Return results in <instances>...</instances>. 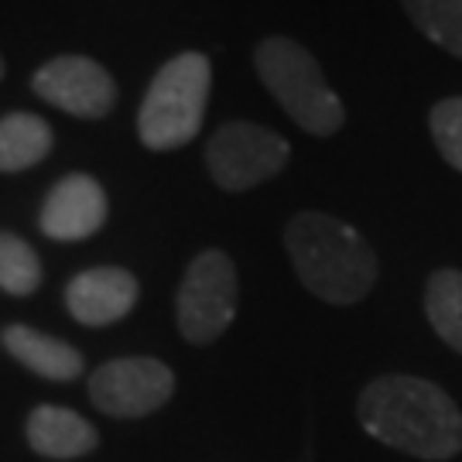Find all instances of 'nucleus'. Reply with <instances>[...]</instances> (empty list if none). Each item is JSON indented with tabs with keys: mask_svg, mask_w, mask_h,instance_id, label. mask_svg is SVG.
<instances>
[{
	"mask_svg": "<svg viewBox=\"0 0 462 462\" xmlns=\"http://www.w3.org/2000/svg\"><path fill=\"white\" fill-rule=\"evenodd\" d=\"M0 79H4V55H0Z\"/></svg>",
	"mask_w": 462,
	"mask_h": 462,
	"instance_id": "nucleus-18",
	"label": "nucleus"
},
{
	"mask_svg": "<svg viewBox=\"0 0 462 462\" xmlns=\"http://www.w3.org/2000/svg\"><path fill=\"white\" fill-rule=\"evenodd\" d=\"M236 298H240V281L230 254L216 247L196 254L175 291V322L185 343L192 346L216 343L236 319Z\"/></svg>",
	"mask_w": 462,
	"mask_h": 462,
	"instance_id": "nucleus-5",
	"label": "nucleus"
},
{
	"mask_svg": "<svg viewBox=\"0 0 462 462\" xmlns=\"http://www.w3.org/2000/svg\"><path fill=\"white\" fill-rule=\"evenodd\" d=\"M42 257L34 247L11 230H0V291L14 298H28L42 288Z\"/></svg>",
	"mask_w": 462,
	"mask_h": 462,
	"instance_id": "nucleus-16",
	"label": "nucleus"
},
{
	"mask_svg": "<svg viewBox=\"0 0 462 462\" xmlns=\"http://www.w3.org/2000/svg\"><path fill=\"white\" fill-rule=\"evenodd\" d=\"M24 439L42 459H83L99 448V431L79 411L62 404H38L24 421Z\"/></svg>",
	"mask_w": 462,
	"mask_h": 462,
	"instance_id": "nucleus-11",
	"label": "nucleus"
},
{
	"mask_svg": "<svg viewBox=\"0 0 462 462\" xmlns=\"http://www.w3.org/2000/svg\"><path fill=\"white\" fill-rule=\"evenodd\" d=\"M175 394L171 366L154 356H116L89 374V401L110 418H148Z\"/></svg>",
	"mask_w": 462,
	"mask_h": 462,
	"instance_id": "nucleus-7",
	"label": "nucleus"
},
{
	"mask_svg": "<svg viewBox=\"0 0 462 462\" xmlns=\"http://www.w3.org/2000/svg\"><path fill=\"white\" fill-rule=\"evenodd\" d=\"M55 148L51 124L38 114H7L0 116V175L28 171L38 162H45Z\"/></svg>",
	"mask_w": 462,
	"mask_h": 462,
	"instance_id": "nucleus-13",
	"label": "nucleus"
},
{
	"mask_svg": "<svg viewBox=\"0 0 462 462\" xmlns=\"http://www.w3.org/2000/svg\"><path fill=\"white\" fill-rule=\"evenodd\" d=\"M301 462H312V456H309V452H305V459H301Z\"/></svg>",
	"mask_w": 462,
	"mask_h": 462,
	"instance_id": "nucleus-19",
	"label": "nucleus"
},
{
	"mask_svg": "<svg viewBox=\"0 0 462 462\" xmlns=\"http://www.w3.org/2000/svg\"><path fill=\"white\" fill-rule=\"evenodd\" d=\"M106 213L110 206L103 185L86 171H72L49 189L38 209V230L55 244H79L103 230Z\"/></svg>",
	"mask_w": 462,
	"mask_h": 462,
	"instance_id": "nucleus-9",
	"label": "nucleus"
},
{
	"mask_svg": "<svg viewBox=\"0 0 462 462\" xmlns=\"http://www.w3.org/2000/svg\"><path fill=\"white\" fill-rule=\"evenodd\" d=\"M213 69L202 51H179L154 72L137 110V137L151 151L192 144L206 120Z\"/></svg>",
	"mask_w": 462,
	"mask_h": 462,
	"instance_id": "nucleus-4",
	"label": "nucleus"
},
{
	"mask_svg": "<svg viewBox=\"0 0 462 462\" xmlns=\"http://www.w3.org/2000/svg\"><path fill=\"white\" fill-rule=\"evenodd\" d=\"M284 250L298 281L329 305H356L377 284V254L339 216L305 209L284 226Z\"/></svg>",
	"mask_w": 462,
	"mask_h": 462,
	"instance_id": "nucleus-2",
	"label": "nucleus"
},
{
	"mask_svg": "<svg viewBox=\"0 0 462 462\" xmlns=\"http://www.w3.org/2000/svg\"><path fill=\"white\" fill-rule=\"evenodd\" d=\"M32 89L49 106L79 120H103L116 106V83L89 55H55L32 76Z\"/></svg>",
	"mask_w": 462,
	"mask_h": 462,
	"instance_id": "nucleus-8",
	"label": "nucleus"
},
{
	"mask_svg": "<svg viewBox=\"0 0 462 462\" xmlns=\"http://www.w3.org/2000/svg\"><path fill=\"white\" fill-rule=\"evenodd\" d=\"M0 346L7 349L24 370H32V374H38L42 380H51V383H72V380L83 377L86 370L83 353L72 343L32 329L24 322L4 326L0 329Z\"/></svg>",
	"mask_w": 462,
	"mask_h": 462,
	"instance_id": "nucleus-12",
	"label": "nucleus"
},
{
	"mask_svg": "<svg viewBox=\"0 0 462 462\" xmlns=\"http://www.w3.org/2000/svg\"><path fill=\"white\" fill-rule=\"evenodd\" d=\"M137 298H141V281L124 267H89L66 284L69 315L89 329H106L127 319Z\"/></svg>",
	"mask_w": 462,
	"mask_h": 462,
	"instance_id": "nucleus-10",
	"label": "nucleus"
},
{
	"mask_svg": "<svg viewBox=\"0 0 462 462\" xmlns=\"http://www.w3.org/2000/svg\"><path fill=\"white\" fill-rule=\"evenodd\" d=\"M429 131L439 154L448 165L462 171V97L439 99L429 114Z\"/></svg>",
	"mask_w": 462,
	"mask_h": 462,
	"instance_id": "nucleus-17",
	"label": "nucleus"
},
{
	"mask_svg": "<svg viewBox=\"0 0 462 462\" xmlns=\"http://www.w3.org/2000/svg\"><path fill=\"white\" fill-rule=\"evenodd\" d=\"M291 144L254 120H230L206 141V171L223 192H250L284 171Z\"/></svg>",
	"mask_w": 462,
	"mask_h": 462,
	"instance_id": "nucleus-6",
	"label": "nucleus"
},
{
	"mask_svg": "<svg viewBox=\"0 0 462 462\" xmlns=\"http://www.w3.org/2000/svg\"><path fill=\"white\" fill-rule=\"evenodd\" d=\"M411 24L439 49L462 59V0H401Z\"/></svg>",
	"mask_w": 462,
	"mask_h": 462,
	"instance_id": "nucleus-15",
	"label": "nucleus"
},
{
	"mask_svg": "<svg viewBox=\"0 0 462 462\" xmlns=\"http://www.w3.org/2000/svg\"><path fill=\"white\" fill-rule=\"evenodd\" d=\"M356 421L380 446L414 459L446 462L462 452L459 404L425 377H374L356 397Z\"/></svg>",
	"mask_w": 462,
	"mask_h": 462,
	"instance_id": "nucleus-1",
	"label": "nucleus"
},
{
	"mask_svg": "<svg viewBox=\"0 0 462 462\" xmlns=\"http://www.w3.org/2000/svg\"><path fill=\"white\" fill-rule=\"evenodd\" d=\"M425 315L435 336L462 356V271L439 267L425 281Z\"/></svg>",
	"mask_w": 462,
	"mask_h": 462,
	"instance_id": "nucleus-14",
	"label": "nucleus"
},
{
	"mask_svg": "<svg viewBox=\"0 0 462 462\" xmlns=\"http://www.w3.org/2000/svg\"><path fill=\"white\" fill-rule=\"evenodd\" d=\"M254 66L264 89L301 131L315 137H332L343 131L346 110L322 76V66L295 38L271 34L254 49Z\"/></svg>",
	"mask_w": 462,
	"mask_h": 462,
	"instance_id": "nucleus-3",
	"label": "nucleus"
}]
</instances>
